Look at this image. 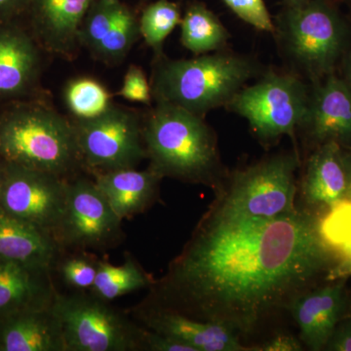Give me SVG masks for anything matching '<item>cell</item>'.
Wrapping results in <instances>:
<instances>
[{"instance_id": "obj_1", "label": "cell", "mask_w": 351, "mask_h": 351, "mask_svg": "<svg viewBox=\"0 0 351 351\" xmlns=\"http://www.w3.org/2000/svg\"><path fill=\"white\" fill-rule=\"evenodd\" d=\"M319 219L304 208L271 219L207 211L143 304L253 334L321 280L341 277Z\"/></svg>"}, {"instance_id": "obj_2", "label": "cell", "mask_w": 351, "mask_h": 351, "mask_svg": "<svg viewBox=\"0 0 351 351\" xmlns=\"http://www.w3.org/2000/svg\"><path fill=\"white\" fill-rule=\"evenodd\" d=\"M204 117L172 104L156 101L143 122L149 168L161 178L204 184L218 193L228 177L216 134Z\"/></svg>"}, {"instance_id": "obj_3", "label": "cell", "mask_w": 351, "mask_h": 351, "mask_svg": "<svg viewBox=\"0 0 351 351\" xmlns=\"http://www.w3.org/2000/svg\"><path fill=\"white\" fill-rule=\"evenodd\" d=\"M274 34L290 73L313 84L338 71L351 43V19L334 0L284 2Z\"/></svg>"}, {"instance_id": "obj_4", "label": "cell", "mask_w": 351, "mask_h": 351, "mask_svg": "<svg viewBox=\"0 0 351 351\" xmlns=\"http://www.w3.org/2000/svg\"><path fill=\"white\" fill-rule=\"evenodd\" d=\"M261 71L255 59L223 50L188 60L161 56L152 73V98L204 117L226 107Z\"/></svg>"}, {"instance_id": "obj_5", "label": "cell", "mask_w": 351, "mask_h": 351, "mask_svg": "<svg viewBox=\"0 0 351 351\" xmlns=\"http://www.w3.org/2000/svg\"><path fill=\"white\" fill-rule=\"evenodd\" d=\"M0 157L64 179L83 163L73 124L43 107L18 108L0 117Z\"/></svg>"}, {"instance_id": "obj_6", "label": "cell", "mask_w": 351, "mask_h": 351, "mask_svg": "<svg viewBox=\"0 0 351 351\" xmlns=\"http://www.w3.org/2000/svg\"><path fill=\"white\" fill-rule=\"evenodd\" d=\"M300 157L274 154L228 175L208 212L221 217L277 218L297 211L295 197Z\"/></svg>"}, {"instance_id": "obj_7", "label": "cell", "mask_w": 351, "mask_h": 351, "mask_svg": "<svg viewBox=\"0 0 351 351\" xmlns=\"http://www.w3.org/2000/svg\"><path fill=\"white\" fill-rule=\"evenodd\" d=\"M311 84L292 73H263L257 82L245 86L226 105L248 121L263 142L282 136L294 138L308 108Z\"/></svg>"}, {"instance_id": "obj_8", "label": "cell", "mask_w": 351, "mask_h": 351, "mask_svg": "<svg viewBox=\"0 0 351 351\" xmlns=\"http://www.w3.org/2000/svg\"><path fill=\"white\" fill-rule=\"evenodd\" d=\"M66 351L142 350L144 326L93 295H61L52 304Z\"/></svg>"}, {"instance_id": "obj_9", "label": "cell", "mask_w": 351, "mask_h": 351, "mask_svg": "<svg viewBox=\"0 0 351 351\" xmlns=\"http://www.w3.org/2000/svg\"><path fill=\"white\" fill-rule=\"evenodd\" d=\"M73 126L83 163L94 174L136 168L147 158L143 123L131 110L112 105L95 119L76 120Z\"/></svg>"}, {"instance_id": "obj_10", "label": "cell", "mask_w": 351, "mask_h": 351, "mask_svg": "<svg viewBox=\"0 0 351 351\" xmlns=\"http://www.w3.org/2000/svg\"><path fill=\"white\" fill-rule=\"evenodd\" d=\"M68 184L52 173L6 163L0 207L55 239L66 210Z\"/></svg>"}, {"instance_id": "obj_11", "label": "cell", "mask_w": 351, "mask_h": 351, "mask_svg": "<svg viewBox=\"0 0 351 351\" xmlns=\"http://www.w3.org/2000/svg\"><path fill=\"white\" fill-rule=\"evenodd\" d=\"M121 223L95 182L77 179L69 182L66 210L55 239L63 250H104L123 239Z\"/></svg>"}, {"instance_id": "obj_12", "label": "cell", "mask_w": 351, "mask_h": 351, "mask_svg": "<svg viewBox=\"0 0 351 351\" xmlns=\"http://www.w3.org/2000/svg\"><path fill=\"white\" fill-rule=\"evenodd\" d=\"M140 36L138 21L120 0H94L80 32V44L107 64L125 59Z\"/></svg>"}, {"instance_id": "obj_13", "label": "cell", "mask_w": 351, "mask_h": 351, "mask_svg": "<svg viewBox=\"0 0 351 351\" xmlns=\"http://www.w3.org/2000/svg\"><path fill=\"white\" fill-rule=\"evenodd\" d=\"M300 129L313 147L334 142L351 151V91L337 73L311 84L308 108Z\"/></svg>"}, {"instance_id": "obj_14", "label": "cell", "mask_w": 351, "mask_h": 351, "mask_svg": "<svg viewBox=\"0 0 351 351\" xmlns=\"http://www.w3.org/2000/svg\"><path fill=\"white\" fill-rule=\"evenodd\" d=\"M308 350H324L337 325L350 315V299L343 279L315 286L298 297L288 309Z\"/></svg>"}, {"instance_id": "obj_15", "label": "cell", "mask_w": 351, "mask_h": 351, "mask_svg": "<svg viewBox=\"0 0 351 351\" xmlns=\"http://www.w3.org/2000/svg\"><path fill=\"white\" fill-rule=\"evenodd\" d=\"M142 326L181 341L195 351H251L230 328L142 304L133 309Z\"/></svg>"}, {"instance_id": "obj_16", "label": "cell", "mask_w": 351, "mask_h": 351, "mask_svg": "<svg viewBox=\"0 0 351 351\" xmlns=\"http://www.w3.org/2000/svg\"><path fill=\"white\" fill-rule=\"evenodd\" d=\"M346 193L348 174L343 147L334 142L314 147L301 182L304 209L316 215L319 211L326 213L346 200Z\"/></svg>"}, {"instance_id": "obj_17", "label": "cell", "mask_w": 351, "mask_h": 351, "mask_svg": "<svg viewBox=\"0 0 351 351\" xmlns=\"http://www.w3.org/2000/svg\"><path fill=\"white\" fill-rule=\"evenodd\" d=\"M0 350L66 351L61 326L53 313L52 304L2 316Z\"/></svg>"}, {"instance_id": "obj_18", "label": "cell", "mask_w": 351, "mask_h": 351, "mask_svg": "<svg viewBox=\"0 0 351 351\" xmlns=\"http://www.w3.org/2000/svg\"><path fill=\"white\" fill-rule=\"evenodd\" d=\"M62 251L49 234L0 207V260L51 270L57 267Z\"/></svg>"}, {"instance_id": "obj_19", "label": "cell", "mask_w": 351, "mask_h": 351, "mask_svg": "<svg viewBox=\"0 0 351 351\" xmlns=\"http://www.w3.org/2000/svg\"><path fill=\"white\" fill-rule=\"evenodd\" d=\"M162 178L151 168L110 171L95 174L97 184L114 213L123 219L143 213L156 200Z\"/></svg>"}, {"instance_id": "obj_20", "label": "cell", "mask_w": 351, "mask_h": 351, "mask_svg": "<svg viewBox=\"0 0 351 351\" xmlns=\"http://www.w3.org/2000/svg\"><path fill=\"white\" fill-rule=\"evenodd\" d=\"M50 271L0 260V315L52 304L57 292Z\"/></svg>"}, {"instance_id": "obj_21", "label": "cell", "mask_w": 351, "mask_h": 351, "mask_svg": "<svg viewBox=\"0 0 351 351\" xmlns=\"http://www.w3.org/2000/svg\"><path fill=\"white\" fill-rule=\"evenodd\" d=\"M94 0H32L39 36L48 49L69 54L80 44V32Z\"/></svg>"}, {"instance_id": "obj_22", "label": "cell", "mask_w": 351, "mask_h": 351, "mask_svg": "<svg viewBox=\"0 0 351 351\" xmlns=\"http://www.w3.org/2000/svg\"><path fill=\"white\" fill-rule=\"evenodd\" d=\"M36 45L16 27L0 29V95L25 91L38 73Z\"/></svg>"}, {"instance_id": "obj_23", "label": "cell", "mask_w": 351, "mask_h": 351, "mask_svg": "<svg viewBox=\"0 0 351 351\" xmlns=\"http://www.w3.org/2000/svg\"><path fill=\"white\" fill-rule=\"evenodd\" d=\"M182 45L195 56L223 50L230 34L218 16L201 2H193L181 20Z\"/></svg>"}, {"instance_id": "obj_24", "label": "cell", "mask_w": 351, "mask_h": 351, "mask_svg": "<svg viewBox=\"0 0 351 351\" xmlns=\"http://www.w3.org/2000/svg\"><path fill=\"white\" fill-rule=\"evenodd\" d=\"M151 285V279L144 270L128 258L121 265L99 261L96 279L90 290L94 297L108 302Z\"/></svg>"}, {"instance_id": "obj_25", "label": "cell", "mask_w": 351, "mask_h": 351, "mask_svg": "<svg viewBox=\"0 0 351 351\" xmlns=\"http://www.w3.org/2000/svg\"><path fill=\"white\" fill-rule=\"evenodd\" d=\"M319 228L339 258L341 276L351 274V201H341L321 216Z\"/></svg>"}, {"instance_id": "obj_26", "label": "cell", "mask_w": 351, "mask_h": 351, "mask_svg": "<svg viewBox=\"0 0 351 351\" xmlns=\"http://www.w3.org/2000/svg\"><path fill=\"white\" fill-rule=\"evenodd\" d=\"M64 101L76 120L95 119L112 107L110 95L100 82L89 77L71 80L64 88Z\"/></svg>"}, {"instance_id": "obj_27", "label": "cell", "mask_w": 351, "mask_h": 351, "mask_svg": "<svg viewBox=\"0 0 351 351\" xmlns=\"http://www.w3.org/2000/svg\"><path fill=\"white\" fill-rule=\"evenodd\" d=\"M181 20L179 5L170 0H157L145 9L138 21L141 36L154 50L156 58L163 56L164 43Z\"/></svg>"}, {"instance_id": "obj_28", "label": "cell", "mask_w": 351, "mask_h": 351, "mask_svg": "<svg viewBox=\"0 0 351 351\" xmlns=\"http://www.w3.org/2000/svg\"><path fill=\"white\" fill-rule=\"evenodd\" d=\"M60 276L69 287L77 290L91 289L96 279L99 261L86 256H73L64 258L62 262L60 258Z\"/></svg>"}, {"instance_id": "obj_29", "label": "cell", "mask_w": 351, "mask_h": 351, "mask_svg": "<svg viewBox=\"0 0 351 351\" xmlns=\"http://www.w3.org/2000/svg\"><path fill=\"white\" fill-rule=\"evenodd\" d=\"M240 20L261 32L274 34V21L265 0H223Z\"/></svg>"}, {"instance_id": "obj_30", "label": "cell", "mask_w": 351, "mask_h": 351, "mask_svg": "<svg viewBox=\"0 0 351 351\" xmlns=\"http://www.w3.org/2000/svg\"><path fill=\"white\" fill-rule=\"evenodd\" d=\"M119 95L127 101L151 105L152 86L142 69L135 64L129 66Z\"/></svg>"}, {"instance_id": "obj_31", "label": "cell", "mask_w": 351, "mask_h": 351, "mask_svg": "<svg viewBox=\"0 0 351 351\" xmlns=\"http://www.w3.org/2000/svg\"><path fill=\"white\" fill-rule=\"evenodd\" d=\"M145 328V327H144ZM142 350L147 351H195L181 341L151 331L145 328L142 337Z\"/></svg>"}, {"instance_id": "obj_32", "label": "cell", "mask_w": 351, "mask_h": 351, "mask_svg": "<svg viewBox=\"0 0 351 351\" xmlns=\"http://www.w3.org/2000/svg\"><path fill=\"white\" fill-rule=\"evenodd\" d=\"M304 343L289 332H279L262 345L251 346V351H302Z\"/></svg>"}, {"instance_id": "obj_33", "label": "cell", "mask_w": 351, "mask_h": 351, "mask_svg": "<svg viewBox=\"0 0 351 351\" xmlns=\"http://www.w3.org/2000/svg\"><path fill=\"white\" fill-rule=\"evenodd\" d=\"M324 350L351 351V316H346L337 325Z\"/></svg>"}, {"instance_id": "obj_34", "label": "cell", "mask_w": 351, "mask_h": 351, "mask_svg": "<svg viewBox=\"0 0 351 351\" xmlns=\"http://www.w3.org/2000/svg\"><path fill=\"white\" fill-rule=\"evenodd\" d=\"M337 75L351 91V43L341 59Z\"/></svg>"}, {"instance_id": "obj_35", "label": "cell", "mask_w": 351, "mask_h": 351, "mask_svg": "<svg viewBox=\"0 0 351 351\" xmlns=\"http://www.w3.org/2000/svg\"><path fill=\"white\" fill-rule=\"evenodd\" d=\"M25 1L27 0H0V16L15 12Z\"/></svg>"}, {"instance_id": "obj_36", "label": "cell", "mask_w": 351, "mask_h": 351, "mask_svg": "<svg viewBox=\"0 0 351 351\" xmlns=\"http://www.w3.org/2000/svg\"><path fill=\"white\" fill-rule=\"evenodd\" d=\"M343 154H345L346 174H348V193H346V199L351 201V151L343 149Z\"/></svg>"}, {"instance_id": "obj_37", "label": "cell", "mask_w": 351, "mask_h": 351, "mask_svg": "<svg viewBox=\"0 0 351 351\" xmlns=\"http://www.w3.org/2000/svg\"><path fill=\"white\" fill-rule=\"evenodd\" d=\"M341 9L345 8L346 14L351 19V0H334Z\"/></svg>"}, {"instance_id": "obj_38", "label": "cell", "mask_w": 351, "mask_h": 351, "mask_svg": "<svg viewBox=\"0 0 351 351\" xmlns=\"http://www.w3.org/2000/svg\"><path fill=\"white\" fill-rule=\"evenodd\" d=\"M5 165L6 163L4 165L0 163V186H1L2 180H3L4 172H5Z\"/></svg>"}, {"instance_id": "obj_39", "label": "cell", "mask_w": 351, "mask_h": 351, "mask_svg": "<svg viewBox=\"0 0 351 351\" xmlns=\"http://www.w3.org/2000/svg\"><path fill=\"white\" fill-rule=\"evenodd\" d=\"M304 1V0H285L286 3H295V2Z\"/></svg>"}]
</instances>
